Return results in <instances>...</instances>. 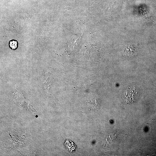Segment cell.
<instances>
[{
	"label": "cell",
	"mask_w": 156,
	"mask_h": 156,
	"mask_svg": "<svg viewBox=\"0 0 156 156\" xmlns=\"http://www.w3.org/2000/svg\"><path fill=\"white\" fill-rule=\"evenodd\" d=\"M137 95V91L133 89L126 90V94L124 95L125 99L127 103H130L134 101Z\"/></svg>",
	"instance_id": "cell-1"
},
{
	"label": "cell",
	"mask_w": 156,
	"mask_h": 156,
	"mask_svg": "<svg viewBox=\"0 0 156 156\" xmlns=\"http://www.w3.org/2000/svg\"><path fill=\"white\" fill-rule=\"evenodd\" d=\"M9 46L10 48L12 49H16L17 47V42L15 40H12L9 42Z\"/></svg>",
	"instance_id": "cell-3"
},
{
	"label": "cell",
	"mask_w": 156,
	"mask_h": 156,
	"mask_svg": "<svg viewBox=\"0 0 156 156\" xmlns=\"http://www.w3.org/2000/svg\"><path fill=\"white\" fill-rule=\"evenodd\" d=\"M66 147L70 151H73L76 149V145L71 141L67 140L65 143Z\"/></svg>",
	"instance_id": "cell-2"
}]
</instances>
